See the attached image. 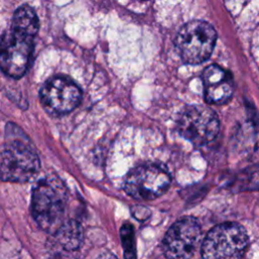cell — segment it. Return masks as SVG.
Wrapping results in <instances>:
<instances>
[{
    "label": "cell",
    "mask_w": 259,
    "mask_h": 259,
    "mask_svg": "<svg viewBox=\"0 0 259 259\" xmlns=\"http://www.w3.org/2000/svg\"><path fill=\"white\" fill-rule=\"evenodd\" d=\"M38 30L35 11L28 5L14 13L10 28L0 42V69L12 78H20L29 67L33 39Z\"/></svg>",
    "instance_id": "obj_1"
},
{
    "label": "cell",
    "mask_w": 259,
    "mask_h": 259,
    "mask_svg": "<svg viewBox=\"0 0 259 259\" xmlns=\"http://www.w3.org/2000/svg\"><path fill=\"white\" fill-rule=\"evenodd\" d=\"M68 193L63 181L56 175L46 176L32 190L31 212L36 224L53 235L63 224Z\"/></svg>",
    "instance_id": "obj_2"
},
{
    "label": "cell",
    "mask_w": 259,
    "mask_h": 259,
    "mask_svg": "<svg viewBox=\"0 0 259 259\" xmlns=\"http://www.w3.org/2000/svg\"><path fill=\"white\" fill-rule=\"evenodd\" d=\"M248 246L245 229L236 223H225L212 228L201 245L203 259H241Z\"/></svg>",
    "instance_id": "obj_3"
},
{
    "label": "cell",
    "mask_w": 259,
    "mask_h": 259,
    "mask_svg": "<svg viewBox=\"0 0 259 259\" xmlns=\"http://www.w3.org/2000/svg\"><path fill=\"white\" fill-rule=\"evenodd\" d=\"M39 169V159L24 138L9 139L0 152V179L8 182H25Z\"/></svg>",
    "instance_id": "obj_4"
},
{
    "label": "cell",
    "mask_w": 259,
    "mask_h": 259,
    "mask_svg": "<svg viewBox=\"0 0 259 259\" xmlns=\"http://www.w3.org/2000/svg\"><path fill=\"white\" fill-rule=\"evenodd\" d=\"M217 32L206 21L187 22L177 33L175 47L183 62L196 65L209 58L215 45Z\"/></svg>",
    "instance_id": "obj_5"
},
{
    "label": "cell",
    "mask_w": 259,
    "mask_h": 259,
    "mask_svg": "<svg viewBox=\"0 0 259 259\" xmlns=\"http://www.w3.org/2000/svg\"><path fill=\"white\" fill-rule=\"evenodd\" d=\"M171 178L165 168L146 163L133 168L124 180V190L133 198L150 200L161 196L169 187Z\"/></svg>",
    "instance_id": "obj_6"
},
{
    "label": "cell",
    "mask_w": 259,
    "mask_h": 259,
    "mask_svg": "<svg viewBox=\"0 0 259 259\" xmlns=\"http://www.w3.org/2000/svg\"><path fill=\"white\" fill-rule=\"evenodd\" d=\"M177 130L193 145L202 146L217 137L220 121L215 112L208 106L190 105L179 113Z\"/></svg>",
    "instance_id": "obj_7"
},
{
    "label": "cell",
    "mask_w": 259,
    "mask_h": 259,
    "mask_svg": "<svg viewBox=\"0 0 259 259\" xmlns=\"http://www.w3.org/2000/svg\"><path fill=\"white\" fill-rule=\"evenodd\" d=\"M78 85L66 76H54L41 87L39 97L44 108L52 114H65L72 111L81 101Z\"/></svg>",
    "instance_id": "obj_8"
},
{
    "label": "cell",
    "mask_w": 259,
    "mask_h": 259,
    "mask_svg": "<svg viewBox=\"0 0 259 259\" xmlns=\"http://www.w3.org/2000/svg\"><path fill=\"white\" fill-rule=\"evenodd\" d=\"M201 229L194 218L186 217L174 223L163 240V251L169 259H185L195 250Z\"/></svg>",
    "instance_id": "obj_9"
},
{
    "label": "cell",
    "mask_w": 259,
    "mask_h": 259,
    "mask_svg": "<svg viewBox=\"0 0 259 259\" xmlns=\"http://www.w3.org/2000/svg\"><path fill=\"white\" fill-rule=\"evenodd\" d=\"M202 83L204 99L209 104H225L233 96V77L218 65H210L203 70Z\"/></svg>",
    "instance_id": "obj_10"
},
{
    "label": "cell",
    "mask_w": 259,
    "mask_h": 259,
    "mask_svg": "<svg viewBox=\"0 0 259 259\" xmlns=\"http://www.w3.org/2000/svg\"><path fill=\"white\" fill-rule=\"evenodd\" d=\"M83 241V231L80 224L74 220L64 224L52 235L50 253L57 259L72 257L80 249Z\"/></svg>",
    "instance_id": "obj_11"
},
{
    "label": "cell",
    "mask_w": 259,
    "mask_h": 259,
    "mask_svg": "<svg viewBox=\"0 0 259 259\" xmlns=\"http://www.w3.org/2000/svg\"><path fill=\"white\" fill-rule=\"evenodd\" d=\"M236 148L249 161H259V116L255 115L240 125L236 135Z\"/></svg>",
    "instance_id": "obj_12"
},
{
    "label": "cell",
    "mask_w": 259,
    "mask_h": 259,
    "mask_svg": "<svg viewBox=\"0 0 259 259\" xmlns=\"http://www.w3.org/2000/svg\"><path fill=\"white\" fill-rule=\"evenodd\" d=\"M231 187L237 191L259 190V167H252L240 173Z\"/></svg>",
    "instance_id": "obj_13"
},
{
    "label": "cell",
    "mask_w": 259,
    "mask_h": 259,
    "mask_svg": "<svg viewBox=\"0 0 259 259\" xmlns=\"http://www.w3.org/2000/svg\"><path fill=\"white\" fill-rule=\"evenodd\" d=\"M120 237L125 259H136L134 248V231L130 224H124L120 229Z\"/></svg>",
    "instance_id": "obj_14"
},
{
    "label": "cell",
    "mask_w": 259,
    "mask_h": 259,
    "mask_svg": "<svg viewBox=\"0 0 259 259\" xmlns=\"http://www.w3.org/2000/svg\"><path fill=\"white\" fill-rule=\"evenodd\" d=\"M95 259H117V258L114 255L105 252V253H102V254L98 255Z\"/></svg>",
    "instance_id": "obj_15"
}]
</instances>
